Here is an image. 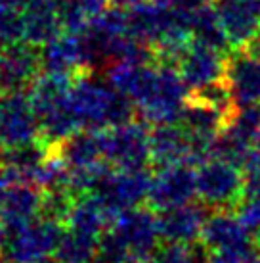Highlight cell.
<instances>
[{
    "label": "cell",
    "mask_w": 260,
    "mask_h": 263,
    "mask_svg": "<svg viewBox=\"0 0 260 263\" xmlns=\"http://www.w3.org/2000/svg\"><path fill=\"white\" fill-rule=\"evenodd\" d=\"M75 2L90 15V20L100 14V12H103L107 6H111V0H75Z\"/></svg>",
    "instance_id": "4dcf8cb0"
},
{
    "label": "cell",
    "mask_w": 260,
    "mask_h": 263,
    "mask_svg": "<svg viewBox=\"0 0 260 263\" xmlns=\"http://www.w3.org/2000/svg\"><path fill=\"white\" fill-rule=\"evenodd\" d=\"M176 163L191 165V140L188 131L180 123L151 127V165L165 167Z\"/></svg>",
    "instance_id": "ac0fdd59"
},
{
    "label": "cell",
    "mask_w": 260,
    "mask_h": 263,
    "mask_svg": "<svg viewBox=\"0 0 260 263\" xmlns=\"http://www.w3.org/2000/svg\"><path fill=\"white\" fill-rule=\"evenodd\" d=\"M42 198L44 192L35 184H12L0 204V221L6 233L38 219L42 215Z\"/></svg>",
    "instance_id": "e0dca14e"
},
{
    "label": "cell",
    "mask_w": 260,
    "mask_h": 263,
    "mask_svg": "<svg viewBox=\"0 0 260 263\" xmlns=\"http://www.w3.org/2000/svg\"><path fill=\"white\" fill-rule=\"evenodd\" d=\"M197 200L214 210H233L243 196L247 184L245 171L230 161L210 158L195 167Z\"/></svg>",
    "instance_id": "5b68a950"
},
{
    "label": "cell",
    "mask_w": 260,
    "mask_h": 263,
    "mask_svg": "<svg viewBox=\"0 0 260 263\" xmlns=\"http://www.w3.org/2000/svg\"><path fill=\"white\" fill-rule=\"evenodd\" d=\"M256 250H258V254H260V238L256 240Z\"/></svg>",
    "instance_id": "74e56055"
},
{
    "label": "cell",
    "mask_w": 260,
    "mask_h": 263,
    "mask_svg": "<svg viewBox=\"0 0 260 263\" xmlns=\"http://www.w3.org/2000/svg\"><path fill=\"white\" fill-rule=\"evenodd\" d=\"M23 41L33 46H44L63 33L59 0H29L21 8Z\"/></svg>",
    "instance_id": "9a60e30c"
},
{
    "label": "cell",
    "mask_w": 260,
    "mask_h": 263,
    "mask_svg": "<svg viewBox=\"0 0 260 263\" xmlns=\"http://www.w3.org/2000/svg\"><path fill=\"white\" fill-rule=\"evenodd\" d=\"M42 263H61V261H59V259H56V257H54V259H46V261H42Z\"/></svg>",
    "instance_id": "8d00e7d4"
},
{
    "label": "cell",
    "mask_w": 260,
    "mask_h": 263,
    "mask_svg": "<svg viewBox=\"0 0 260 263\" xmlns=\"http://www.w3.org/2000/svg\"><path fill=\"white\" fill-rule=\"evenodd\" d=\"M40 48L19 41L6 44L0 56V95L27 92L40 75Z\"/></svg>",
    "instance_id": "30bf717a"
},
{
    "label": "cell",
    "mask_w": 260,
    "mask_h": 263,
    "mask_svg": "<svg viewBox=\"0 0 260 263\" xmlns=\"http://www.w3.org/2000/svg\"><path fill=\"white\" fill-rule=\"evenodd\" d=\"M2 48H4V46H2V44H0V56H2Z\"/></svg>",
    "instance_id": "60d3db41"
},
{
    "label": "cell",
    "mask_w": 260,
    "mask_h": 263,
    "mask_svg": "<svg viewBox=\"0 0 260 263\" xmlns=\"http://www.w3.org/2000/svg\"><path fill=\"white\" fill-rule=\"evenodd\" d=\"M231 50L245 48L260 33V12L247 0H214Z\"/></svg>",
    "instance_id": "2e32d148"
},
{
    "label": "cell",
    "mask_w": 260,
    "mask_h": 263,
    "mask_svg": "<svg viewBox=\"0 0 260 263\" xmlns=\"http://www.w3.org/2000/svg\"><path fill=\"white\" fill-rule=\"evenodd\" d=\"M130 261H132V256H130V250L126 248V244L121 240V236L113 229H107L100 236V240H98L94 263H130Z\"/></svg>",
    "instance_id": "83f0119b"
},
{
    "label": "cell",
    "mask_w": 260,
    "mask_h": 263,
    "mask_svg": "<svg viewBox=\"0 0 260 263\" xmlns=\"http://www.w3.org/2000/svg\"><path fill=\"white\" fill-rule=\"evenodd\" d=\"M243 50L251 52V54H254V56H260V33L253 39V41H251V43L247 44Z\"/></svg>",
    "instance_id": "d6a6232c"
},
{
    "label": "cell",
    "mask_w": 260,
    "mask_h": 263,
    "mask_svg": "<svg viewBox=\"0 0 260 263\" xmlns=\"http://www.w3.org/2000/svg\"><path fill=\"white\" fill-rule=\"evenodd\" d=\"M140 2H144V0H111V6H119V8L128 10V8L140 4Z\"/></svg>",
    "instance_id": "836d02e7"
},
{
    "label": "cell",
    "mask_w": 260,
    "mask_h": 263,
    "mask_svg": "<svg viewBox=\"0 0 260 263\" xmlns=\"http://www.w3.org/2000/svg\"><path fill=\"white\" fill-rule=\"evenodd\" d=\"M151 186V173L144 171H121L111 169L92 196L101 204L111 223L126 210L144 205Z\"/></svg>",
    "instance_id": "8992f818"
},
{
    "label": "cell",
    "mask_w": 260,
    "mask_h": 263,
    "mask_svg": "<svg viewBox=\"0 0 260 263\" xmlns=\"http://www.w3.org/2000/svg\"><path fill=\"white\" fill-rule=\"evenodd\" d=\"M201 242L212 254L222 252H243L256 246L243 223L233 210H214L203 227Z\"/></svg>",
    "instance_id": "4fadbf2b"
},
{
    "label": "cell",
    "mask_w": 260,
    "mask_h": 263,
    "mask_svg": "<svg viewBox=\"0 0 260 263\" xmlns=\"http://www.w3.org/2000/svg\"><path fill=\"white\" fill-rule=\"evenodd\" d=\"M189 100V88L174 66H157L145 95L138 100V117L149 127L180 123Z\"/></svg>",
    "instance_id": "7a4b0ae2"
},
{
    "label": "cell",
    "mask_w": 260,
    "mask_h": 263,
    "mask_svg": "<svg viewBox=\"0 0 260 263\" xmlns=\"http://www.w3.org/2000/svg\"><path fill=\"white\" fill-rule=\"evenodd\" d=\"M2 154H4V150H2V146H0V161H2Z\"/></svg>",
    "instance_id": "f35d334b"
},
{
    "label": "cell",
    "mask_w": 260,
    "mask_h": 263,
    "mask_svg": "<svg viewBox=\"0 0 260 263\" xmlns=\"http://www.w3.org/2000/svg\"><path fill=\"white\" fill-rule=\"evenodd\" d=\"M233 213L243 223L254 242L260 238V179H247L243 196L233 208Z\"/></svg>",
    "instance_id": "484cf974"
},
{
    "label": "cell",
    "mask_w": 260,
    "mask_h": 263,
    "mask_svg": "<svg viewBox=\"0 0 260 263\" xmlns=\"http://www.w3.org/2000/svg\"><path fill=\"white\" fill-rule=\"evenodd\" d=\"M189 22H191V35L195 41L207 44V46H212L224 54H230L231 44L226 37V31L222 27L214 0L197 8L193 12H189Z\"/></svg>",
    "instance_id": "cb8c5ba5"
},
{
    "label": "cell",
    "mask_w": 260,
    "mask_h": 263,
    "mask_svg": "<svg viewBox=\"0 0 260 263\" xmlns=\"http://www.w3.org/2000/svg\"><path fill=\"white\" fill-rule=\"evenodd\" d=\"M40 64L42 71L63 75L82 73V50L80 37L71 33H61L59 37L40 46Z\"/></svg>",
    "instance_id": "d6986e66"
},
{
    "label": "cell",
    "mask_w": 260,
    "mask_h": 263,
    "mask_svg": "<svg viewBox=\"0 0 260 263\" xmlns=\"http://www.w3.org/2000/svg\"><path fill=\"white\" fill-rule=\"evenodd\" d=\"M130 263H151V259H132Z\"/></svg>",
    "instance_id": "d590c367"
},
{
    "label": "cell",
    "mask_w": 260,
    "mask_h": 263,
    "mask_svg": "<svg viewBox=\"0 0 260 263\" xmlns=\"http://www.w3.org/2000/svg\"><path fill=\"white\" fill-rule=\"evenodd\" d=\"M63 233V223L38 217L29 225L6 233L2 257L8 263H42L56 254Z\"/></svg>",
    "instance_id": "277c9868"
},
{
    "label": "cell",
    "mask_w": 260,
    "mask_h": 263,
    "mask_svg": "<svg viewBox=\"0 0 260 263\" xmlns=\"http://www.w3.org/2000/svg\"><path fill=\"white\" fill-rule=\"evenodd\" d=\"M4 242H6V227H4V223L0 221V252H2V248H4Z\"/></svg>",
    "instance_id": "e575fe53"
},
{
    "label": "cell",
    "mask_w": 260,
    "mask_h": 263,
    "mask_svg": "<svg viewBox=\"0 0 260 263\" xmlns=\"http://www.w3.org/2000/svg\"><path fill=\"white\" fill-rule=\"evenodd\" d=\"M212 213L210 208L195 200L189 204L170 208L159 212V231L163 242H176V244H195L201 242L203 227Z\"/></svg>",
    "instance_id": "7c38bea8"
},
{
    "label": "cell",
    "mask_w": 260,
    "mask_h": 263,
    "mask_svg": "<svg viewBox=\"0 0 260 263\" xmlns=\"http://www.w3.org/2000/svg\"><path fill=\"white\" fill-rule=\"evenodd\" d=\"M98 240L100 238H92L86 234L65 229L54 257L61 263H94Z\"/></svg>",
    "instance_id": "d4e9b609"
},
{
    "label": "cell",
    "mask_w": 260,
    "mask_h": 263,
    "mask_svg": "<svg viewBox=\"0 0 260 263\" xmlns=\"http://www.w3.org/2000/svg\"><path fill=\"white\" fill-rule=\"evenodd\" d=\"M109 229H113L130 250L132 259H151L161 246L157 215L149 205H138L123 212Z\"/></svg>",
    "instance_id": "9c48e42d"
},
{
    "label": "cell",
    "mask_w": 260,
    "mask_h": 263,
    "mask_svg": "<svg viewBox=\"0 0 260 263\" xmlns=\"http://www.w3.org/2000/svg\"><path fill=\"white\" fill-rule=\"evenodd\" d=\"M109 227H111L109 215L92 194H84V196L77 198L69 217L65 221V229L86 234L92 238H100Z\"/></svg>",
    "instance_id": "603a6c76"
},
{
    "label": "cell",
    "mask_w": 260,
    "mask_h": 263,
    "mask_svg": "<svg viewBox=\"0 0 260 263\" xmlns=\"http://www.w3.org/2000/svg\"><path fill=\"white\" fill-rule=\"evenodd\" d=\"M10 186H12V181H10V177H8L6 169L2 167V163H0V204H2V200L6 198Z\"/></svg>",
    "instance_id": "1f68e13d"
},
{
    "label": "cell",
    "mask_w": 260,
    "mask_h": 263,
    "mask_svg": "<svg viewBox=\"0 0 260 263\" xmlns=\"http://www.w3.org/2000/svg\"><path fill=\"white\" fill-rule=\"evenodd\" d=\"M193 244H176V242H161L157 252L153 254L151 263H191Z\"/></svg>",
    "instance_id": "f1b7e54d"
},
{
    "label": "cell",
    "mask_w": 260,
    "mask_h": 263,
    "mask_svg": "<svg viewBox=\"0 0 260 263\" xmlns=\"http://www.w3.org/2000/svg\"><path fill=\"white\" fill-rule=\"evenodd\" d=\"M165 2H172V0H165Z\"/></svg>",
    "instance_id": "b9f144b4"
},
{
    "label": "cell",
    "mask_w": 260,
    "mask_h": 263,
    "mask_svg": "<svg viewBox=\"0 0 260 263\" xmlns=\"http://www.w3.org/2000/svg\"><path fill=\"white\" fill-rule=\"evenodd\" d=\"M226 58L228 54L193 39L178 60L176 69L180 71L189 92H195L216 81L226 79Z\"/></svg>",
    "instance_id": "8fae6325"
},
{
    "label": "cell",
    "mask_w": 260,
    "mask_h": 263,
    "mask_svg": "<svg viewBox=\"0 0 260 263\" xmlns=\"http://www.w3.org/2000/svg\"><path fill=\"white\" fill-rule=\"evenodd\" d=\"M258 139H260V137H258Z\"/></svg>",
    "instance_id": "7bdbcfd3"
},
{
    "label": "cell",
    "mask_w": 260,
    "mask_h": 263,
    "mask_svg": "<svg viewBox=\"0 0 260 263\" xmlns=\"http://www.w3.org/2000/svg\"><path fill=\"white\" fill-rule=\"evenodd\" d=\"M48 152L50 146L42 140H36L25 146L4 150L0 163L6 169L12 184H35V177Z\"/></svg>",
    "instance_id": "ffe728a7"
},
{
    "label": "cell",
    "mask_w": 260,
    "mask_h": 263,
    "mask_svg": "<svg viewBox=\"0 0 260 263\" xmlns=\"http://www.w3.org/2000/svg\"><path fill=\"white\" fill-rule=\"evenodd\" d=\"M35 186H38L42 192L69 190V165L56 148H50L46 160L42 161L35 177Z\"/></svg>",
    "instance_id": "4316f807"
},
{
    "label": "cell",
    "mask_w": 260,
    "mask_h": 263,
    "mask_svg": "<svg viewBox=\"0 0 260 263\" xmlns=\"http://www.w3.org/2000/svg\"><path fill=\"white\" fill-rule=\"evenodd\" d=\"M226 81L235 106H260V56L237 48L226 58Z\"/></svg>",
    "instance_id": "5bb4252c"
},
{
    "label": "cell",
    "mask_w": 260,
    "mask_h": 263,
    "mask_svg": "<svg viewBox=\"0 0 260 263\" xmlns=\"http://www.w3.org/2000/svg\"><path fill=\"white\" fill-rule=\"evenodd\" d=\"M73 79H75L73 75L42 71L33 81V85L29 87L27 95H29L33 110H35L38 119L46 111H50L52 108H56L58 104L67 100V96H69L73 87Z\"/></svg>",
    "instance_id": "44dd1931"
},
{
    "label": "cell",
    "mask_w": 260,
    "mask_h": 263,
    "mask_svg": "<svg viewBox=\"0 0 260 263\" xmlns=\"http://www.w3.org/2000/svg\"><path fill=\"white\" fill-rule=\"evenodd\" d=\"M56 150L61 154V158L71 169L88 167L103 161L100 131H94V129H79L69 139H65L59 146H56Z\"/></svg>",
    "instance_id": "7402d4cb"
},
{
    "label": "cell",
    "mask_w": 260,
    "mask_h": 263,
    "mask_svg": "<svg viewBox=\"0 0 260 263\" xmlns=\"http://www.w3.org/2000/svg\"><path fill=\"white\" fill-rule=\"evenodd\" d=\"M197 198V177L195 167L188 163H176L157 167L151 173V186L147 194V202L153 212H165L170 208L195 202Z\"/></svg>",
    "instance_id": "ba28073f"
},
{
    "label": "cell",
    "mask_w": 260,
    "mask_h": 263,
    "mask_svg": "<svg viewBox=\"0 0 260 263\" xmlns=\"http://www.w3.org/2000/svg\"><path fill=\"white\" fill-rule=\"evenodd\" d=\"M103 160L113 169L144 171L151 165V127L142 119L101 129Z\"/></svg>",
    "instance_id": "3957f363"
},
{
    "label": "cell",
    "mask_w": 260,
    "mask_h": 263,
    "mask_svg": "<svg viewBox=\"0 0 260 263\" xmlns=\"http://www.w3.org/2000/svg\"><path fill=\"white\" fill-rule=\"evenodd\" d=\"M40 140V121L27 92L0 95V146L19 148Z\"/></svg>",
    "instance_id": "52a82bcc"
},
{
    "label": "cell",
    "mask_w": 260,
    "mask_h": 263,
    "mask_svg": "<svg viewBox=\"0 0 260 263\" xmlns=\"http://www.w3.org/2000/svg\"><path fill=\"white\" fill-rule=\"evenodd\" d=\"M0 263H8V261L4 259V257H0Z\"/></svg>",
    "instance_id": "ab89813d"
},
{
    "label": "cell",
    "mask_w": 260,
    "mask_h": 263,
    "mask_svg": "<svg viewBox=\"0 0 260 263\" xmlns=\"http://www.w3.org/2000/svg\"><path fill=\"white\" fill-rule=\"evenodd\" d=\"M69 104L82 129H109L136 119L138 110L128 96L111 87L103 73L84 71L75 75Z\"/></svg>",
    "instance_id": "6da1fadb"
},
{
    "label": "cell",
    "mask_w": 260,
    "mask_h": 263,
    "mask_svg": "<svg viewBox=\"0 0 260 263\" xmlns=\"http://www.w3.org/2000/svg\"><path fill=\"white\" fill-rule=\"evenodd\" d=\"M243 171H245L247 179H260V139L256 140V144L249 154Z\"/></svg>",
    "instance_id": "f546056e"
}]
</instances>
